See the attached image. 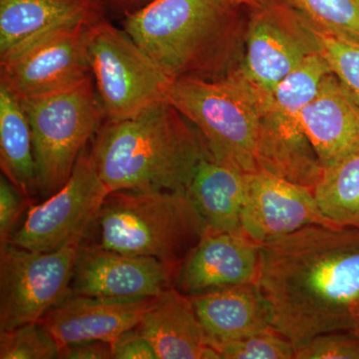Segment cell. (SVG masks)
Returning a JSON list of instances; mask_svg holds the SVG:
<instances>
[{"mask_svg": "<svg viewBox=\"0 0 359 359\" xmlns=\"http://www.w3.org/2000/svg\"><path fill=\"white\" fill-rule=\"evenodd\" d=\"M152 299L68 294L39 323L60 347L90 340L112 342L122 332L138 325Z\"/></svg>", "mask_w": 359, "mask_h": 359, "instance_id": "2e32d148", "label": "cell"}, {"mask_svg": "<svg viewBox=\"0 0 359 359\" xmlns=\"http://www.w3.org/2000/svg\"><path fill=\"white\" fill-rule=\"evenodd\" d=\"M313 193L332 223L359 228V150L325 169Z\"/></svg>", "mask_w": 359, "mask_h": 359, "instance_id": "603a6c76", "label": "cell"}, {"mask_svg": "<svg viewBox=\"0 0 359 359\" xmlns=\"http://www.w3.org/2000/svg\"><path fill=\"white\" fill-rule=\"evenodd\" d=\"M245 174L215 157L207 146L205 154L194 170L185 195L209 231L244 235L241 217Z\"/></svg>", "mask_w": 359, "mask_h": 359, "instance_id": "44dd1931", "label": "cell"}, {"mask_svg": "<svg viewBox=\"0 0 359 359\" xmlns=\"http://www.w3.org/2000/svg\"><path fill=\"white\" fill-rule=\"evenodd\" d=\"M318 29L359 41V0H285Z\"/></svg>", "mask_w": 359, "mask_h": 359, "instance_id": "cb8c5ba5", "label": "cell"}, {"mask_svg": "<svg viewBox=\"0 0 359 359\" xmlns=\"http://www.w3.org/2000/svg\"><path fill=\"white\" fill-rule=\"evenodd\" d=\"M80 244L53 252L0 245V332L39 323L65 299Z\"/></svg>", "mask_w": 359, "mask_h": 359, "instance_id": "30bf717a", "label": "cell"}, {"mask_svg": "<svg viewBox=\"0 0 359 359\" xmlns=\"http://www.w3.org/2000/svg\"><path fill=\"white\" fill-rule=\"evenodd\" d=\"M330 73L320 51L309 56L271 93H259V171L314 190L325 169L304 133L301 115Z\"/></svg>", "mask_w": 359, "mask_h": 359, "instance_id": "8992f818", "label": "cell"}, {"mask_svg": "<svg viewBox=\"0 0 359 359\" xmlns=\"http://www.w3.org/2000/svg\"><path fill=\"white\" fill-rule=\"evenodd\" d=\"M313 29L330 71L359 107V41Z\"/></svg>", "mask_w": 359, "mask_h": 359, "instance_id": "d4e9b609", "label": "cell"}, {"mask_svg": "<svg viewBox=\"0 0 359 359\" xmlns=\"http://www.w3.org/2000/svg\"><path fill=\"white\" fill-rule=\"evenodd\" d=\"M32 128L39 195L67 183L82 151L106 120L93 76L73 88L20 100Z\"/></svg>", "mask_w": 359, "mask_h": 359, "instance_id": "52a82bcc", "label": "cell"}, {"mask_svg": "<svg viewBox=\"0 0 359 359\" xmlns=\"http://www.w3.org/2000/svg\"><path fill=\"white\" fill-rule=\"evenodd\" d=\"M176 271L153 257L126 256L80 244L68 294L150 299L173 287Z\"/></svg>", "mask_w": 359, "mask_h": 359, "instance_id": "5bb4252c", "label": "cell"}, {"mask_svg": "<svg viewBox=\"0 0 359 359\" xmlns=\"http://www.w3.org/2000/svg\"><path fill=\"white\" fill-rule=\"evenodd\" d=\"M212 347L219 358L224 359L295 358L294 344L273 328L245 339L219 342Z\"/></svg>", "mask_w": 359, "mask_h": 359, "instance_id": "4316f807", "label": "cell"}, {"mask_svg": "<svg viewBox=\"0 0 359 359\" xmlns=\"http://www.w3.org/2000/svg\"><path fill=\"white\" fill-rule=\"evenodd\" d=\"M28 204H30L29 201L2 174L0 178V244L11 242L16 224Z\"/></svg>", "mask_w": 359, "mask_h": 359, "instance_id": "f1b7e54d", "label": "cell"}, {"mask_svg": "<svg viewBox=\"0 0 359 359\" xmlns=\"http://www.w3.org/2000/svg\"><path fill=\"white\" fill-rule=\"evenodd\" d=\"M301 122L323 169L359 150V107L332 73L304 106Z\"/></svg>", "mask_w": 359, "mask_h": 359, "instance_id": "ac0fdd59", "label": "cell"}, {"mask_svg": "<svg viewBox=\"0 0 359 359\" xmlns=\"http://www.w3.org/2000/svg\"><path fill=\"white\" fill-rule=\"evenodd\" d=\"M89 25L53 33L0 61V86L18 100H25L81 84L92 76L86 51Z\"/></svg>", "mask_w": 359, "mask_h": 359, "instance_id": "7c38bea8", "label": "cell"}, {"mask_svg": "<svg viewBox=\"0 0 359 359\" xmlns=\"http://www.w3.org/2000/svg\"><path fill=\"white\" fill-rule=\"evenodd\" d=\"M159 359H219L191 299L174 287L153 297L136 327Z\"/></svg>", "mask_w": 359, "mask_h": 359, "instance_id": "d6986e66", "label": "cell"}, {"mask_svg": "<svg viewBox=\"0 0 359 359\" xmlns=\"http://www.w3.org/2000/svg\"><path fill=\"white\" fill-rule=\"evenodd\" d=\"M297 359H359V332L339 330L318 334L295 348Z\"/></svg>", "mask_w": 359, "mask_h": 359, "instance_id": "83f0119b", "label": "cell"}, {"mask_svg": "<svg viewBox=\"0 0 359 359\" xmlns=\"http://www.w3.org/2000/svg\"><path fill=\"white\" fill-rule=\"evenodd\" d=\"M113 358L116 359H159L154 347L148 339L133 327L122 332L111 342Z\"/></svg>", "mask_w": 359, "mask_h": 359, "instance_id": "f546056e", "label": "cell"}, {"mask_svg": "<svg viewBox=\"0 0 359 359\" xmlns=\"http://www.w3.org/2000/svg\"><path fill=\"white\" fill-rule=\"evenodd\" d=\"M273 327L294 348L359 332V228L313 224L261 245L257 280Z\"/></svg>", "mask_w": 359, "mask_h": 359, "instance_id": "6da1fadb", "label": "cell"}, {"mask_svg": "<svg viewBox=\"0 0 359 359\" xmlns=\"http://www.w3.org/2000/svg\"><path fill=\"white\" fill-rule=\"evenodd\" d=\"M205 150L200 132L166 99L136 117L105 120L91 154L110 193L185 194Z\"/></svg>", "mask_w": 359, "mask_h": 359, "instance_id": "7a4b0ae2", "label": "cell"}, {"mask_svg": "<svg viewBox=\"0 0 359 359\" xmlns=\"http://www.w3.org/2000/svg\"><path fill=\"white\" fill-rule=\"evenodd\" d=\"M242 229L259 245L313 224L337 226L320 211L311 189L263 171L245 174Z\"/></svg>", "mask_w": 359, "mask_h": 359, "instance_id": "4fadbf2b", "label": "cell"}, {"mask_svg": "<svg viewBox=\"0 0 359 359\" xmlns=\"http://www.w3.org/2000/svg\"><path fill=\"white\" fill-rule=\"evenodd\" d=\"M109 194L91 152L85 148L67 183L41 204L30 207L9 243L39 252H53L81 243Z\"/></svg>", "mask_w": 359, "mask_h": 359, "instance_id": "8fae6325", "label": "cell"}, {"mask_svg": "<svg viewBox=\"0 0 359 359\" xmlns=\"http://www.w3.org/2000/svg\"><path fill=\"white\" fill-rule=\"evenodd\" d=\"M189 297L212 347L273 328L271 308L257 283Z\"/></svg>", "mask_w": 359, "mask_h": 359, "instance_id": "ffe728a7", "label": "cell"}, {"mask_svg": "<svg viewBox=\"0 0 359 359\" xmlns=\"http://www.w3.org/2000/svg\"><path fill=\"white\" fill-rule=\"evenodd\" d=\"M244 51L236 68L269 94L309 56L320 51L313 26L285 0H259L245 8Z\"/></svg>", "mask_w": 359, "mask_h": 359, "instance_id": "9c48e42d", "label": "cell"}, {"mask_svg": "<svg viewBox=\"0 0 359 359\" xmlns=\"http://www.w3.org/2000/svg\"><path fill=\"white\" fill-rule=\"evenodd\" d=\"M86 51L106 120L136 117L166 100L171 78L124 29L95 21L87 28Z\"/></svg>", "mask_w": 359, "mask_h": 359, "instance_id": "ba28073f", "label": "cell"}, {"mask_svg": "<svg viewBox=\"0 0 359 359\" xmlns=\"http://www.w3.org/2000/svg\"><path fill=\"white\" fill-rule=\"evenodd\" d=\"M208 231L184 193L118 191L104 201L81 245L178 269Z\"/></svg>", "mask_w": 359, "mask_h": 359, "instance_id": "277c9868", "label": "cell"}, {"mask_svg": "<svg viewBox=\"0 0 359 359\" xmlns=\"http://www.w3.org/2000/svg\"><path fill=\"white\" fill-rule=\"evenodd\" d=\"M167 99L200 132L215 157L244 173L259 171L261 98L237 70L216 79L176 78Z\"/></svg>", "mask_w": 359, "mask_h": 359, "instance_id": "5b68a950", "label": "cell"}, {"mask_svg": "<svg viewBox=\"0 0 359 359\" xmlns=\"http://www.w3.org/2000/svg\"><path fill=\"white\" fill-rule=\"evenodd\" d=\"M60 346L41 323L0 332V358H58Z\"/></svg>", "mask_w": 359, "mask_h": 359, "instance_id": "484cf974", "label": "cell"}, {"mask_svg": "<svg viewBox=\"0 0 359 359\" xmlns=\"http://www.w3.org/2000/svg\"><path fill=\"white\" fill-rule=\"evenodd\" d=\"M261 245L244 235L208 231L175 275L173 287L187 297L257 283Z\"/></svg>", "mask_w": 359, "mask_h": 359, "instance_id": "9a60e30c", "label": "cell"}, {"mask_svg": "<svg viewBox=\"0 0 359 359\" xmlns=\"http://www.w3.org/2000/svg\"><path fill=\"white\" fill-rule=\"evenodd\" d=\"M242 11L226 0H152L125 14L123 29L172 80L216 79L242 60Z\"/></svg>", "mask_w": 359, "mask_h": 359, "instance_id": "3957f363", "label": "cell"}, {"mask_svg": "<svg viewBox=\"0 0 359 359\" xmlns=\"http://www.w3.org/2000/svg\"><path fill=\"white\" fill-rule=\"evenodd\" d=\"M102 1L109 4L116 11H121L123 14H128L145 6L152 0H102Z\"/></svg>", "mask_w": 359, "mask_h": 359, "instance_id": "1f68e13d", "label": "cell"}, {"mask_svg": "<svg viewBox=\"0 0 359 359\" xmlns=\"http://www.w3.org/2000/svg\"><path fill=\"white\" fill-rule=\"evenodd\" d=\"M102 18V0H0V61L53 33Z\"/></svg>", "mask_w": 359, "mask_h": 359, "instance_id": "e0dca14e", "label": "cell"}, {"mask_svg": "<svg viewBox=\"0 0 359 359\" xmlns=\"http://www.w3.org/2000/svg\"><path fill=\"white\" fill-rule=\"evenodd\" d=\"M0 165L2 174L29 201L39 194L32 128L20 101L0 86Z\"/></svg>", "mask_w": 359, "mask_h": 359, "instance_id": "7402d4cb", "label": "cell"}, {"mask_svg": "<svg viewBox=\"0 0 359 359\" xmlns=\"http://www.w3.org/2000/svg\"><path fill=\"white\" fill-rule=\"evenodd\" d=\"M226 1L229 2L231 6L245 9L256 4L259 0H226Z\"/></svg>", "mask_w": 359, "mask_h": 359, "instance_id": "d6a6232c", "label": "cell"}, {"mask_svg": "<svg viewBox=\"0 0 359 359\" xmlns=\"http://www.w3.org/2000/svg\"><path fill=\"white\" fill-rule=\"evenodd\" d=\"M58 358L61 359H112L111 342L101 340L76 342L60 347Z\"/></svg>", "mask_w": 359, "mask_h": 359, "instance_id": "4dcf8cb0", "label": "cell"}]
</instances>
